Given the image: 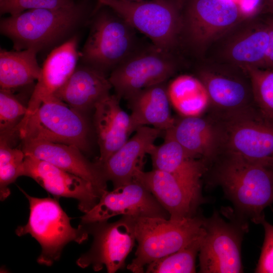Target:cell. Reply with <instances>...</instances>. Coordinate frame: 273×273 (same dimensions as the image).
<instances>
[{
	"mask_svg": "<svg viewBox=\"0 0 273 273\" xmlns=\"http://www.w3.org/2000/svg\"><path fill=\"white\" fill-rule=\"evenodd\" d=\"M245 16L235 0H182L180 40L202 54Z\"/></svg>",
	"mask_w": 273,
	"mask_h": 273,
	"instance_id": "cell-7",
	"label": "cell"
},
{
	"mask_svg": "<svg viewBox=\"0 0 273 273\" xmlns=\"http://www.w3.org/2000/svg\"><path fill=\"white\" fill-rule=\"evenodd\" d=\"M120 99L109 95L94 107V125L100 150L96 162L104 163L128 140L131 133L130 115L120 107Z\"/></svg>",
	"mask_w": 273,
	"mask_h": 273,
	"instance_id": "cell-21",
	"label": "cell"
},
{
	"mask_svg": "<svg viewBox=\"0 0 273 273\" xmlns=\"http://www.w3.org/2000/svg\"><path fill=\"white\" fill-rule=\"evenodd\" d=\"M204 218L195 215L180 220L158 217H134L138 247L127 268L144 272L148 264L184 248L203 231Z\"/></svg>",
	"mask_w": 273,
	"mask_h": 273,
	"instance_id": "cell-4",
	"label": "cell"
},
{
	"mask_svg": "<svg viewBox=\"0 0 273 273\" xmlns=\"http://www.w3.org/2000/svg\"><path fill=\"white\" fill-rule=\"evenodd\" d=\"M15 132L22 140L34 139L73 145L82 151L89 147V127L84 117L54 95L34 113L24 116Z\"/></svg>",
	"mask_w": 273,
	"mask_h": 273,
	"instance_id": "cell-6",
	"label": "cell"
},
{
	"mask_svg": "<svg viewBox=\"0 0 273 273\" xmlns=\"http://www.w3.org/2000/svg\"><path fill=\"white\" fill-rule=\"evenodd\" d=\"M204 233V229L203 231L197 238L184 248L149 263L146 266V272L148 273L196 272V259L197 255L199 254Z\"/></svg>",
	"mask_w": 273,
	"mask_h": 273,
	"instance_id": "cell-28",
	"label": "cell"
},
{
	"mask_svg": "<svg viewBox=\"0 0 273 273\" xmlns=\"http://www.w3.org/2000/svg\"><path fill=\"white\" fill-rule=\"evenodd\" d=\"M215 179L238 212L254 223L273 203V168L226 155L216 167Z\"/></svg>",
	"mask_w": 273,
	"mask_h": 273,
	"instance_id": "cell-2",
	"label": "cell"
},
{
	"mask_svg": "<svg viewBox=\"0 0 273 273\" xmlns=\"http://www.w3.org/2000/svg\"><path fill=\"white\" fill-rule=\"evenodd\" d=\"M133 179L153 194L171 219L195 216L202 202L201 190L184 183L167 172L155 169L145 172L140 169L136 171Z\"/></svg>",
	"mask_w": 273,
	"mask_h": 273,
	"instance_id": "cell-17",
	"label": "cell"
},
{
	"mask_svg": "<svg viewBox=\"0 0 273 273\" xmlns=\"http://www.w3.org/2000/svg\"><path fill=\"white\" fill-rule=\"evenodd\" d=\"M128 140L104 163L99 165L107 181L114 188L133 179L136 171L143 169V160L155 145V140L163 131L148 126L139 128Z\"/></svg>",
	"mask_w": 273,
	"mask_h": 273,
	"instance_id": "cell-20",
	"label": "cell"
},
{
	"mask_svg": "<svg viewBox=\"0 0 273 273\" xmlns=\"http://www.w3.org/2000/svg\"><path fill=\"white\" fill-rule=\"evenodd\" d=\"M18 188L28 200L30 212L27 223L18 226L15 233L18 236L30 234L39 243L41 251L37 259L39 264L51 266L60 258L68 243L81 244L88 239L85 226L80 224L77 228L72 227L71 218L57 198L32 197Z\"/></svg>",
	"mask_w": 273,
	"mask_h": 273,
	"instance_id": "cell-3",
	"label": "cell"
},
{
	"mask_svg": "<svg viewBox=\"0 0 273 273\" xmlns=\"http://www.w3.org/2000/svg\"><path fill=\"white\" fill-rule=\"evenodd\" d=\"M86 10L81 4L57 9H36L1 20V32L16 51L38 52L63 41L84 22Z\"/></svg>",
	"mask_w": 273,
	"mask_h": 273,
	"instance_id": "cell-1",
	"label": "cell"
},
{
	"mask_svg": "<svg viewBox=\"0 0 273 273\" xmlns=\"http://www.w3.org/2000/svg\"><path fill=\"white\" fill-rule=\"evenodd\" d=\"M107 6L152 44L171 53L180 41L182 0H97Z\"/></svg>",
	"mask_w": 273,
	"mask_h": 273,
	"instance_id": "cell-5",
	"label": "cell"
},
{
	"mask_svg": "<svg viewBox=\"0 0 273 273\" xmlns=\"http://www.w3.org/2000/svg\"><path fill=\"white\" fill-rule=\"evenodd\" d=\"M134 30L114 11L98 13L79 52L82 63L105 74L111 73L136 50Z\"/></svg>",
	"mask_w": 273,
	"mask_h": 273,
	"instance_id": "cell-8",
	"label": "cell"
},
{
	"mask_svg": "<svg viewBox=\"0 0 273 273\" xmlns=\"http://www.w3.org/2000/svg\"><path fill=\"white\" fill-rule=\"evenodd\" d=\"M171 53L152 44L136 50L110 73L109 80L119 99L127 100L147 87L165 83L175 72Z\"/></svg>",
	"mask_w": 273,
	"mask_h": 273,
	"instance_id": "cell-11",
	"label": "cell"
},
{
	"mask_svg": "<svg viewBox=\"0 0 273 273\" xmlns=\"http://www.w3.org/2000/svg\"><path fill=\"white\" fill-rule=\"evenodd\" d=\"M22 143L25 155L44 160L82 178L95 187L101 197L107 190L108 181L99 165L87 160L77 146L34 139H24Z\"/></svg>",
	"mask_w": 273,
	"mask_h": 273,
	"instance_id": "cell-18",
	"label": "cell"
},
{
	"mask_svg": "<svg viewBox=\"0 0 273 273\" xmlns=\"http://www.w3.org/2000/svg\"><path fill=\"white\" fill-rule=\"evenodd\" d=\"M170 104L183 117L201 116L210 106L207 91L197 77L184 74L167 87Z\"/></svg>",
	"mask_w": 273,
	"mask_h": 273,
	"instance_id": "cell-27",
	"label": "cell"
},
{
	"mask_svg": "<svg viewBox=\"0 0 273 273\" xmlns=\"http://www.w3.org/2000/svg\"><path fill=\"white\" fill-rule=\"evenodd\" d=\"M2 1V0H0V1Z\"/></svg>",
	"mask_w": 273,
	"mask_h": 273,
	"instance_id": "cell-37",
	"label": "cell"
},
{
	"mask_svg": "<svg viewBox=\"0 0 273 273\" xmlns=\"http://www.w3.org/2000/svg\"><path fill=\"white\" fill-rule=\"evenodd\" d=\"M262 0H240L238 4L243 14L247 16L261 10Z\"/></svg>",
	"mask_w": 273,
	"mask_h": 273,
	"instance_id": "cell-34",
	"label": "cell"
},
{
	"mask_svg": "<svg viewBox=\"0 0 273 273\" xmlns=\"http://www.w3.org/2000/svg\"><path fill=\"white\" fill-rule=\"evenodd\" d=\"M77 46V36H72L55 48L48 56L29 101L27 106L28 112L25 116L34 113L42 102L53 96L71 75L79 57Z\"/></svg>",
	"mask_w": 273,
	"mask_h": 273,
	"instance_id": "cell-19",
	"label": "cell"
},
{
	"mask_svg": "<svg viewBox=\"0 0 273 273\" xmlns=\"http://www.w3.org/2000/svg\"><path fill=\"white\" fill-rule=\"evenodd\" d=\"M121 215L169 218V215L153 194L135 179L106 191L97 204L80 217V224L108 221Z\"/></svg>",
	"mask_w": 273,
	"mask_h": 273,
	"instance_id": "cell-15",
	"label": "cell"
},
{
	"mask_svg": "<svg viewBox=\"0 0 273 273\" xmlns=\"http://www.w3.org/2000/svg\"><path fill=\"white\" fill-rule=\"evenodd\" d=\"M129 1H149V0H129Z\"/></svg>",
	"mask_w": 273,
	"mask_h": 273,
	"instance_id": "cell-36",
	"label": "cell"
},
{
	"mask_svg": "<svg viewBox=\"0 0 273 273\" xmlns=\"http://www.w3.org/2000/svg\"><path fill=\"white\" fill-rule=\"evenodd\" d=\"M22 176L33 179L54 198L76 199L78 209L84 213L92 209L101 197L89 182L32 156L25 155Z\"/></svg>",
	"mask_w": 273,
	"mask_h": 273,
	"instance_id": "cell-16",
	"label": "cell"
},
{
	"mask_svg": "<svg viewBox=\"0 0 273 273\" xmlns=\"http://www.w3.org/2000/svg\"><path fill=\"white\" fill-rule=\"evenodd\" d=\"M205 230L199 252L200 272H243L241 247L246 225L226 222L214 212L204 218Z\"/></svg>",
	"mask_w": 273,
	"mask_h": 273,
	"instance_id": "cell-12",
	"label": "cell"
},
{
	"mask_svg": "<svg viewBox=\"0 0 273 273\" xmlns=\"http://www.w3.org/2000/svg\"><path fill=\"white\" fill-rule=\"evenodd\" d=\"M258 223L263 226L265 236L255 272L273 273V225L265 220L264 216L259 220Z\"/></svg>",
	"mask_w": 273,
	"mask_h": 273,
	"instance_id": "cell-33",
	"label": "cell"
},
{
	"mask_svg": "<svg viewBox=\"0 0 273 273\" xmlns=\"http://www.w3.org/2000/svg\"><path fill=\"white\" fill-rule=\"evenodd\" d=\"M134 217L122 215L113 222L84 224L89 235L93 236V242L88 251L76 260L77 265L82 268L91 266L95 271L105 267L108 273L123 268L136 240Z\"/></svg>",
	"mask_w": 273,
	"mask_h": 273,
	"instance_id": "cell-9",
	"label": "cell"
},
{
	"mask_svg": "<svg viewBox=\"0 0 273 273\" xmlns=\"http://www.w3.org/2000/svg\"><path fill=\"white\" fill-rule=\"evenodd\" d=\"M127 100L131 110V133L150 125L164 132L173 126L175 120L171 114V104L164 83L143 89Z\"/></svg>",
	"mask_w": 273,
	"mask_h": 273,
	"instance_id": "cell-24",
	"label": "cell"
},
{
	"mask_svg": "<svg viewBox=\"0 0 273 273\" xmlns=\"http://www.w3.org/2000/svg\"><path fill=\"white\" fill-rule=\"evenodd\" d=\"M220 127L226 155L273 168V120L252 112L225 119Z\"/></svg>",
	"mask_w": 273,
	"mask_h": 273,
	"instance_id": "cell-10",
	"label": "cell"
},
{
	"mask_svg": "<svg viewBox=\"0 0 273 273\" xmlns=\"http://www.w3.org/2000/svg\"><path fill=\"white\" fill-rule=\"evenodd\" d=\"M9 139L0 137V198L4 201L10 195L8 186L22 176L25 155L22 150L11 147Z\"/></svg>",
	"mask_w": 273,
	"mask_h": 273,
	"instance_id": "cell-29",
	"label": "cell"
},
{
	"mask_svg": "<svg viewBox=\"0 0 273 273\" xmlns=\"http://www.w3.org/2000/svg\"><path fill=\"white\" fill-rule=\"evenodd\" d=\"M27 107L23 105L10 90H0L1 135L10 138L17 125L27 113Z\"/></svg>",
	"mask_w": 273,
	"mask_h": 273,
	"instance_id": "cell-31",
	"label": "cell"
},
{
	"mask_svg": "<svg viewBox=\"0 0 273 273\" xmlns=\"http://www.w3.org/2000/svg\"><path fill=\"white\" fill-rule=\"evenodd\" d=\"M253 98L259 113L273 120V70L247 68Z\"/></svg>",
	"mask_w": 273,
	"mask_h": 273,
	"instance_id": "cell-30",
	"label": "cell"
},
{
	"mask_svg": "<svg viewBox=\"0 0 273 273\" xmlns=\"http://www.w3.org/2000/svg\"><path fill=\"white\" fill-rule=\"evenodd\" d=\"M165 132L190 157L206 163L214 159L222 146L221 127L201 116L183 117Z\"/></svg>",
	"mask_w": 273,
	"mask_h": 273,
	"instance_id": "cell-22",
	"label": "cell"
},
{
	"mask_svg": "<svg viewBox=\"0 0 273 273\" xmlns=\"http://www.w3.org/2000/svg\"><path fill=\"white\" fill-rule=\"evenodd\" d=\"M112 88L106 74L82 63L54 96L81 113L94 109Z\"/></svg>",
	"mask_w": 273,
	"mask_h": 273,
	"instance_id": "cell-23",
	"label": "cell"
},
{
	"mask_svg": "<svg viewBox=\"0 0 273 273\" xmlns=\"http://www.w3.org/2000/svg\"><path fill=\"white\" fill-rule=\"evenodd\" d=\"M153 169L171 173L184 183L201 190V178L206 162L190 157L175 139L166 132L164 141L154 145L149 152Z\"/></svg>",
	"mask_w": 273,
	"mask_h": 273,
	"instance_id": "cell-25",
	"label": "cell"
},
{
	"mask_svg": "<svg viewBox=\"0 0 273 273\" xmlns=\"http://www.w3.org/2000/svg\"><path fill=\"white\" fill-rule=\"evenodd\" d=\"M260 12L273 14V0H262Z\"/></svg>",
	"mask_w": 273,
	"mask_h": 273,
	"instance_id": "cell-35",
	"label": "cell"
},
{
	"mask_svg": "<svg viewBox=\"0 0 273 273\" xmlns=\"http://www.w3.org/2000/svg\"><path fill=\"white\" fill-rule=\"evenodd\" d=\"M270 39L269 19H244L215 41L219 42L216 63L243 69L261 68Z\"/></svg>",
	"mask_w": 273,
	"mask_h": 273,
	"instance_id": "cell-14",
	"label": "cell"
},
{
	"mask_svg": "<svg viewBox=\"0 0 273 273\" xmlns=\"http://www.w3.org/2000/svg\"><path fill=\"white\" fill-rule=\"evenodd\" d=\"M75 4L73 0H2L0 11L12 16L31 9L61 8Z\"/></svg>",
	"mask_w": 273,
	"mask_h": 273,
	"instance_id": "cell-32",
	"label": "cell"
},
{
	"mask_svg": "<svg viewBox=\"0 0 273 273\" xmlns=\"http://www.w3.org/2000/svg\"><path fill=\"white\" fill-rule=\"evenodd\" d=\"M37 51H0V86L11 90L32 83L39 78L41 68L37 59Z\"/></svg>",
	"mask_w": 273,
	"mask_h": 273,
	"instance_id": "cell-26",
	"label": "cell"
},
{
	"mask_svg": "<svg viewBox=\"0 0 273 273\" xmlns=\"http://www.w3.org/2000/svg\"><path fill=\"white\" fill-rule=\"evenodd\" d=\"M212 105L224 119L252 113L255 104L250 79L245 70L216 64L199 70Z\"/></svg>",
	"mask_w": 273,
	"mask_h": 273,
	"instance_id": "cell-13",
	"label": "cell"
}]
</instances>
